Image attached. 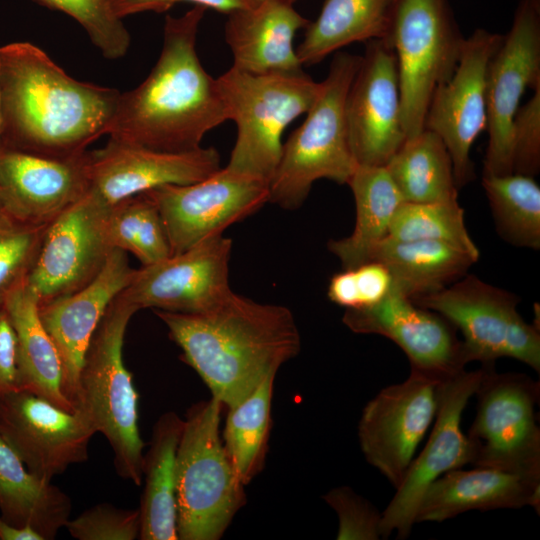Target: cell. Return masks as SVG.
I'll return each instance as SVG.
<instances>
[{"instance_id": "cell-39", "label": "cell", "mask_w": 540, "mask_h": 540, "mask_svg": "<svg viewBox=\"0 0 540 540\" xmlns=\"http://www.w3.org/2000/svg\"><path fill=\"white\" fill-rule=\"evenodd\" d=\"M65 528L77 540H135L140 533V514L138 509L99 503L69 519Z\"/></svg>"}, {"instance_id": "cell-44", "label": "cell", "mask_w": 540, "mask_h": 540, "mask_svg": "<svg viewBox=\"0 0 540 540\" xmlns=\"http://www.w3.org/2000/svg\"><path fill=\"white\" fill-rule=\"evenodd\" d=\"M18 389L16 333L4 307H0V396Z\"/></svg>"}, {"instance_id": "cell-27", "label": "cell", "mask_w": 540, "mask_h": 540, "mask_svg": "<svg viewBox=\"0 0 540 540\" xmlns=\"http://www.w3.org/2000/svg\"><path fill=\"white\" fill-rule=\"evenodd\" d=\"M477 260L443 242L388 237L374 245L366 258V262L383 264L393 278L394 288L410 299L452 284L465 276Z\"/></svg>"}, {"instance_id": "cell-10", "label": "cell", "mask_w": 540, "mask_h": 540, "mask_svg": "<svg viewBox=\"0 0 540 540\" xmlns=\"http://www.w3.org/2000/svg\"><path fill=\"white\" fill-rule=\"evenodd\" d=\"M482 367L476 415L466 435L470 464L540 479L539 382L523 373Z\"/></svg>"}, {"instance_id": "cell-46", "label": "cell", "mask_w": 540, "mask_h": 540, "mask_svg": "<svg viewBox=\"0 0 540 540\" xmlns=\"http://www.w3.org/2000/svg\"><path fill=\"white\" fill-rule=\"evenodd\" d=\"M0 540H44V538L31 527H15L0 516Z\"/></svg>"}, {"instance_id": "cell-17", "label": "cell", "mask_w": 540, "mask_h": 540, "mask_svg": "<svg viewBox=\"0 0 540 540\" xmlns=\"http://www.w3.org/2000/svg\"><path fill=\"white\" fill-rule=\"evenodd\" d=\"M96 433L80 410H64L24 389L0 396V435L26 468L45 480L87 461Z\"/></svg>"}, {"instance_id": "cell-26", "label": "cell", "mask_w": 540, "mask_h": 540, "mask_svg": "<svg viewBox=\"0 0 540 540\" xmlns=\"http://www.w3.org/2000/svg\"><path fill=\"white\" fill-rule=\"evenodd\" d=\"M16 333L18 389L27 390L59 408L78 411L63 392V368L57 348L45 330L38 302L26 282L4 303Z\"/></svg>"}, {"instance_id": "cell-12", "label": "cell", "mask_w": 540, "mask_h": 540, "mask_svg": "<svg viewBox=\"0 0 540 540\" xmlns=\"http://www.w3.org/2000/svg\"><path fill=\"white\" fill-rule=\"evenodd\" d=\"M146 193L160 212L174 255L257 212L269 201V183L224 167L200 181Z\"/></svg>"}, {"instance_id": "cell-24", "label": "cell", "mask_w": 540, "mask_h": 540, "mask_svg": "<svg viewBox=\"0 0 540 540\" xmlns=\"http://www.w3.org/2000/svg\"><path fill=\"white\" fill-rule=\"evenodd\" d=\"M540 511V479L487 467L446 472L422 495L415 524L443 522L470 510L518 509Z\"/></svg>"}, {"instance_id": "cell-31", "label": "cell", "mask_w": 540, "mask_h": 540, "mask_svg": "<svg viewBox=\"0 0 540 540\" xmlns=\"http://www.w3.org/2000/svg\"><path fill=\"white\" fill-rule=\"evenodd\" d=\"M347 184L355 200L354 230L348 237L330 240L327 246L343 269H352L365 263L370 249L388 236L403 199L385 166H357Z\"/></svg>"}, {"instance_id": "cell-45", "label": "cell", "mask_w": 540, "mask_h": 540, "mask_svg": "<svg viewBox=\"0 0 540 540\" xmlns=\"http://www.w3.org/2000/svg\"><path fill=\"white\" fill-rule=\"evenodd\" d=\"M327 296L333 303L345 309L359 307V299L352 269L334 274L328 284Z\"/></svg>"}, {"instance_id": "cell-21", "label": "cell", "mask_w": 540, "mask_h": 540, "mask_svg": "<svg viewBox=\"0 0 540 540\" xmlns=\"http://www.w3.org/2000/svg\"><path fill=\"white\" fill-rule=\"evenodd\" d=\"M221 168L214 147L158 151L109 139L87 152V192L107 206L163 185L200 181Z\"/></svg>"}, {"instance_id": "cell-28", "label": "cell", "mask_w": 540, "mask_h": 540, "mask_svg": "<svg viewBox=\"0 0 540 540\" xmlns=\"http://www.w3.org/2000/svg\"><path fill=\"white\" fill-rule=\"evenodd\" d=\"M70 497L52 481L30 472L0 435V516L11 525L31 527L54 539L70 519Z\"/></svg>"}, {"instance_id": "cell-47", "label": "cell", "mask_w": 540, "mask_h": 540, "mask_svg": "<svg viewBox=\"0 0 540 540\" xmlns=\"http://www.w3.org/2000/svg\"><path fill=\"white\" fill-rule=\"evenodd\" d=\"M15 223L19 222L13 220L12 217L9 215L0 193V228L10 226Z\"/></svg>"}, {"instance_id": "cell-38", "label": "cell", "mask_w": 540, "mask_h": 540, "mask_svg": "<svg viewBox=\"0 0 540 540\" xmlns=\"http://www.w3.org/2000/svg\"><path fill=\"white\" fill-rule=\"evenodd\" d=\"M47 226L15 223L0 228V307L15 288L26 282Z\"/></svg>"}, {"instance_id": "cell-9", "label": "cell", "mask_w": 540, "mask_h": 540, "mask_svg": "<svg viewBox=\"0 0 540 540\" xmlns=\"http://www.w3.org/2000/svg\"><path fill=\"white\" fill-rule=\"evenodd\" d=\"M411 300L440 314L461 332L467 363L495 366L499 358L509 357L539 372V327L520 315V298L514 293L466 274L441 290Z\"/></svg>"}, {"instance_id": "cell-4", "label": "cell", "mask_w": 540, "mask_h": 540, "mask_svg": "<svg viewBox=\"0 0 540 540\" xmlns=\"http://www.w3.org/2000/svg\"><path fill=\"white\" fill-rule=\"evenodd\" d=\"M361 56L337 51L303 123L283 143L269 181V201L284 209L302 206L313 184H347L357 168L348 137L345 101Z\"/></svg>"}, {"instance_id": "cell-3", "label": "cell", "mask_w": 540, "mask_h": 540, "mask_svg": "<svg viewBox=\"0 0 540 540\" xmlns=\"http://www.w3.org/2000/svg\"><path fill=\"white\" fill-rule=\"evenodd\" d=\"M2 146L56 157L106 135L120 92L78 81L30 42L0 46Z\"/></svg>"}, {"instance_id": "cell-11", "label": "cell", "mask_w": 540, "mask_h": 540, "mask_svg": "<svg viewBox=\"0 0 540 540\" xmlns=\"http://www.w3.org/2000/svg\"><path fill=\"white\" fill-rule=\"evenodd\" d=\"M540 85V0H521L486 78L488 143L483 175L513 173L512 123L528 88Z\"/></svg>"}, {"instance_id": "cell-48", "label": "cell", "mask_w": 540, "mask_h": 540, "mask_svg": "<svg viewBox=\"0 0 540 540\" xmlns=\"http://www.w3.org/2000/svg\"><path fill=\"white\" fill-rule=\"evenodd\" d=\"M3 132V115H2V101H1V91H0V144L2 139Z\"/></svg>"}, {"instance_id": "cell-23", "label": "cell", "mask_w": 540, "mask_h": 540, "mask_svg": "<svg viewBox=\"0 0 540 540\" xmlns=\"http://www.w3.org/2000/svg\"><path fill=\"white\" fill-rule=\"evenodd\" d=\"M87 152L71 157L0 145V193L19 223L49 224L88 189Z\"/></svg>"}, {"instance_id": "cell-43", "label": "cell", "mask_w": 540, "mask_h": 540, "mask_svg": "<svg viewBox=\"0 0 540 540\" xmlns=\"http://www.w3.org/2000/svg\"><path fill=\"white\" fill-rule=\"evenodd\" d=\"M359 299V307L378 303L394 288L389 270L381 263L369 261L352 268Z\"/></svg>"}, {"instance_id": "cell-42", "label": "cell", "mask_w": 540, "mask_h": 540, "mask_svg": "<svg viewBox=\"0 0 540 540\" xmlns=\"http://www.w3.org/2000/svg\"><path fill=\"white\" fill-rule=\"evenodd\" d=\"M261 1L262 0H114V9L116 14L123 19L128 15L146 11L163 12L178 2H190L228 15L237 10L255 7Z\"/></svg>"}, {"instance_id": "cell-29", "label": "cell", "mask_w": 540, "mask_h": 540, "mask_svg": "<svg viewBox=\"0 0 540 540\" xmlns=\"http://www.w3.org/2000/svg\"><path fill=\"white\" fill-rule=\"evenodd\" d=\"M183 419L169 411L153 427L143 458L140 501L141 540H177L176 456Z\"/></svg>"}, {"instance_id": "cell-40", "label": "cell", "mask_w": 540, "mask_h": 540, "mask_svg": "<svg viewBox=\"0 0 540 540\" xmlns=\"http://www.w3.org/2000/svg\"><path fill=\"white\" fill-rule=\"evenodd\" d=\"M327 504L337 513L338 540H377L381 538L382 512L349 487L331 489L325 496Z\"/></svg>"}, {"instance_id": "cell-16", "label": "cell", "mask_w": 540, "mask_h": 540, "mask_svg": "<svg viewBox=\"0 0 540 540\" xmlns=\"http://www.w3.org/2000/svg\"><path fill=\"white\" fill-rule=\"evenodd\" d=\"M502 39L482 28L465 38L454 73L436 87L428 105L425 128L445 143L458 189L475 175L470 150L486 129L487 70Z\"/></svg>"}, {"instance_id": "cell-1", "label": "cell", "mask_w": 540, "mask_h": 540, "mask_svg": "<svg viewBox=\"0 0 540 540\" xmlns=\"http://www.w3.org/2000/svg\"><path fill=\"white\" fill-rule=\"evenodd\" d=\"M154 312L182 350L181 359L227 408L246 399L301 349L289 308L260 303L233 291L199 313Z\"/></svg>"}, {"instance_id": "cell-7", "label": "cell", "mask_w": 540, "mask_h": 540, "mask_svg": "<svg viewBox=\"0 0 540 540\" xmlns=\"http://www.w3.org/2000/svg\"><path fill=\"white\" fill-rule=\"evenodd\" d=\"M217 80L236 140L228 169L269 183L282 153V134L315 102L321 82L304 71L251 74L234 67Z\"/></svg>"}, {"instance_id": "cell-22", "label": "cell", "mask_w": 540, "mask_h": 540, "mask_svg": "<svg viewBox=\"0 0 540 540\" xmlns=\"http://www.w3.org/2000/svg\"><path fill=\"white\" fill-rule=\"evenodd\" d=\"M134 272L127 253L115 248L87 286L38 305L40 320L61 359L63 392L77 410L80 371L89 342L110 303L127 287Z\"/></svg>"}, {"instance_id": "cell-37", "label": "cell", "mask_w": 540, "mask_h": 540, "mask_svg": "<svg viewBox=\"0 0 540 540\" xmlns=\"http://www.w3.org/2000/svg\"><path fill=\"white\" fill-rule=\"evenodd\" d=\"M65 13L86 31L92 44L108 60L122 58L131 37L114 9V0H34Z\"/></svg>"}, {"instance_id": "cell-35", "label": "cell", "mask_w": 540, "mask_h": 540, "mask_svg": "<svg viewBox=\"0 0 540 540\" xmlns=\"http://www.w3.org/2000/svg\"><path fill=\"white\" fill-rule=\"evenodd\" d=\"M106 233L113 249L132 253L142 266L172 255L160 212L146 192L109 206Z\"/></svg>"}, {"instance_id": "cell-5", "label": "cell", "mask_w": 540, "mask_h": 540, "mask_svg": "<svg viewBox=\"0 0 540 540\" xmlns=\"http://www.w3.org/2000/svg\"><path fill=\"white\" fill-rule=\"evenodd\" d=\"M137 311L119 295L107 308L84 356L78 410L110 444L116 473L140 486L145 443L138 427V394L123 360L125 333Z\"/></svg>"}, {"instance_id": "cell-36", "label": "cell", "mask_w": 540, "mask_h": 540, "mask_svg": "<svg viewBox=\"0 0 540 540\" xmlns=\"http://www.w3.org/2000/svg\"><path fill=\"white\" fill-rule=\"evenodd\" d=\"M387 237L443 242L478 259L480 256L465 226L464 210L458 200L429 203L403 201L393 216Z\"/></svg>"}, {"instance_id": "cell-18", "label": "cell", "mask_w": 540, "mask_h": 540, "mask_svg": "<svg viewBox=\"0 0 540 540\" xmlns=\"http://www.w3.org/2000/svg\"><path fill=\"white\" fill-rule=\"evenodd\" d=\"M349 144L358 166H385L406 140L397 59L388 40H371L345 101Z\"/></svg>"}, {"instance_id": "cell-41", "label": "cell", "mask_w": 540, "mask_h": 540, "mask_svg": "<svg viewBox=\"0 0 540 540\" xmlns=\"http://www.w3.org/2000/svg\"><path fill=\"white\" fill-rule=\"evenodd\" d=\"M512 123L513 173L535 177L540 170V85Z\"/></svg>"}, {"instance_id": "cell-25", "label": "cell", "mask_w": 540, "mask_h": 540, "mask_svg": "<svg viewBox=\"0 0 540 540\" xmlns=\"http://www.w3.org/2000/svg\"><path fill=\"white\" fill-rule=\"evenodd\" d=\"M309 22L284 0H262L255 7L229 13L224 35L232 67L251 74L303 71L293 42Z\"/></svg>"}, {"instance_id": "cell-8", "label": "cell", "mask_w": 540, "mask_h": 540, "mask_svg": "<svg viewBox=\"0 0 540 540\" xmlns=\"http://www.w3.org/2000/svg\"><path fill=\"white\" fill-rule=\"evenodd\" d=\"M464 40L449 0H398L388 41L397 59L406 138L425 128L432 94L454 73Z\"/></svg>"}, {"instance_id": "cell-15", "label": "cell", "mask_w": 540, "mask_h": 540, "mask_svg": "<svg viewBox=\"0 0 540 540\" xmlns=\"http://www.w3.org/2000/svg\"><path fill=\"white\" fill-rule=\"evenodd\" d=\"M439 384L410 371L406 380L383 388L363 408L358 423L361 451L395 489L434 421Z\"/></svg>"}, {"instance_id": "cell-49", "label": "cell", "mask_w": 540, "mask_h": 540, "mask_svg": "<svg viewBox=\"0 0 540 540\" xmlns=\"http://www.w3.org/2000/svg\"><path fill=\"white\" fill-rule=\"evenodd\" d=\"M284 1H286V2H288V3H290V4H294V3H295L296 1H298V0H284Z\"/></svg>"}, {"instance_id": "cell-33", "label": "cell", "mask_w": 540, "mask_h": 540, "mask_svg": "<svg viewBox=\"0 0 540 540\" xmlns=\"http://www.w3.org/2000/svg\"><path fill=\"white\" fill-rule=\"evenodd\" d=\"M276 375L268 376L246 399L228 408L223 433L226 455L244 485L263 468L271 429Z\"/></svg>"}, {"instance_id": "cell-14", "label": "cell", "mask_w": 540, "mask_h": 540, "mask_svg": "<svg viewBox=\"0 0 540 540\" xmlns=\"http://www.w3.org/2000/svg\"><path fill=\"white\" fill-rule=\"evenodd\" d=\"M108 208L86 192L48 224L26 280L38 305L82 289L101 272L113 250Z\"/></svg>"}, {"instance_id": "cell-30", "label": "cell", "mask_w": 540, "mask_h": 540, "mask_svg": "<svg viewBox=\"0 0 540 540\" xmlns=\"http://www.w3.org/2000/svg\"><path fill=\"white\" fill-rule=\"evenodd\" d=\"M398 0H325L295 49L304 65L321 62L355 42L388 40Z\"/></svg>"}, {"instance_id": "cell-19", "label": "cell", "mask_w": 540, "mask_h": 540, "mask_svg": "<svg viewBox=\"0 0 540 540\" xmlns=\"http://www.w3.org/2000/svg\"><path fill=\"white\" fill-rule=\"evenodd\" d=\"M232 240L212 236L188 250L135 269L119 294L138 311L145 308L199 313L227 297Z\"/></svg>"}, {"instance_id": "cell-13", "label": "cell", "mask_w": 540, "mask_h": 540, "mask_svg": "<svg viewBox=\"0 0 540 540\" xmlns=\"http://www.w3.org/2000/svg\"><path fill=\"white\" fill-rule=\"evenodd\" d=\"M483 367L463 370L438 386L437 411L429 438L414 457L396 492L382 512L380 533L388 538L409 537L422 495L427 487L448 471L470 464L471 449L461 429L462 414L475 394Z\"/></svg>"}, {"instance_id": "cell-32", "label": "cell", "mask_w": 540, "mask_h": 540, "mask_svg": "<svg viewBox=\"0 0 540 540\" xmlns=\"http://www.w3.org/2000/svg\"><path fill=\"white\" fill-rule=\"evenodd\" d=\"M385 168L405 202L458 200L451 156L440 136L429 129L406 138Z\"/></svg>"}, {"instance_id": "cell-34", "label": "cell", "mask_w": 540, "mask_h": 540, "mask_svg": "<svg viewBox=\"0 0 540 540\" xmlns=\"http://www.w3.org/2000/svg\"><path fill=\"white\" fill-rule=\"evenodd\" d=\"M498 234L513 246L540 248V187L534 177L510 173L483 175Z\"/></svg>"}, {"instance_id": "cell-2", "label": "cell", "mask_w": 540, "mask_h": 540, "mask_svg": "<svg viewBox=\"0 0 540 540\" xmlns=\"http://www.w3.org/2000/svg\"><path fill=\"white\" fill-rule=\"evenodd\" d=\"M207 8L195 5L166 16L163 45L145 80L121 93L109 139L166 152L201 147L203 137L228 120L217 80L202 66L197 33Z\"/></svg>"}, {"instance_id": "cell-6", "label": "cell", "mask_w": 540, "mask_h": 540, "mask_svg": "<svg viewBox=\"0 0 540 540\" xmlns=\"http://www.w3.org/2000/svg\"><path fill=\"white\" fill-rule=\"evenodd\" d=\"M220 401L192 405L176 456L177 534L181 540L220 539L246 503L244 484L223 446Z\"/></svg>"}, {"instance_id": "cell-20", "label": "cell", "mask_w": 540, "mask_h": 540, "mask_svg": "<svg viewBox=\"0 0 540 540\" xmlns=\"http://www.w3.org/2000/svg\"><path fill=\"white\" fill-rule=\"evenodd\" d=\"M342 321L354 333L390 339L406 354L411 371L439 383L456 376L468 364L456 328L395 288L376 304L345 309Z\"/></svg>"}]
</instances>
